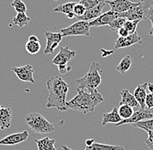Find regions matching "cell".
I'll list each match as a JSON object with an SVG mask.
<instances>
[{"instance_id":"30bf717a","label":"cell","mask_w":153,"mask_h":150,"mask_svg":"<svg viewBox=\"0 0 153 150\" xmlns=\"http://www.w3.org/2000/svg\"><path fill=\"white\" fill-rule=\"evenodd\" d=\"M45 35L46 38V46H45L44 53L45 55L51 54L54 52L55 49L59 45L60 42L63 39V36L60 32L54 33V32H50V31H45Z\"/></svg>"},{"instance_id":"8fae6325","label":"cell","mask_w":153,"mask_h":150,"mask_svg":"<svg viewBox=\"0 0 153 150\" xmlns=\"http://www.w3.org/2000/svg\"><path fill=\"white\" fill-rule=\"evenodd\" d=\"M76 56V52L74 50H70L69 47H61L59 52L52 60L51 63L55 65H61V64H67L72 58Z\"/></svg>"},{"instance_id":"d6986e66","label":"cell","mask_w":153,"mask_h":150,"mask_svg":"<svg viewBox=\"0 0 153 150\" xmlns=\"http://www.w3.org/2000/svg\"><path fill=\"white\" fill-rule=\"evenodd\" d=\"M122 118L118 115L117 108H113V109L109 113L103 114V119H102V125L105 126L108 123H117L121 122Z\"/></svg>"},{"instance_id":"c3c4849f","label":"cell","mask_w":153,"mask_h":150,"mask_svg":"<svg viewBox=\"0 0 153 150\" xmlns=\"http://www.w3.org/2000/svg\"><path fill=\"white\" fill-rule=\"evenodd\" d=\"M152 110H153V109H152Z\"/></svg>"},{"instance_id":"ac0fdd59","label":"cell","mask_w":153,"mask_h":150,"mask_svg":"<svg viewBox=\"0 0 153 150\" xmlns=\"http://www.w3.org/2000/svg\"><path fill=\"white\" fill-rule=\"evenodd\" d=\"M121 95V102L120 104H126L131 106V108H139V104L137 102L133 94H131L128 89H123L120 92Z\"/></svg>"},{"instance_id":"ab89813d","label":"cell","mask_w":153,"mask_h":150,"mask_svg":"<svg viewBox=\"0 0 153 150\" xmlns=\"http://www.w3.org/2000/svg\"><path fill=\"white\" fill-rule=\"evenodd\" d=\"M95 142V140L94 139H88V140H86L85 141V144L86 146H91L92 143H94Z\"/></svg>"},{"instance_id":"8d00e7d4","label":"cell","mask_w":153,"mask_h":150,"mask_svg":"<svg viewBox=\"0 0 153 150\" xmlns=\"http://www.w3.org/2000/svg\"><path fill=\"white\" fill-rule=\"evenodd\" d=\"M146 132L148 133V138L145 140V142L153 145V130H147Z\"/></svg>"},{"instance_id":"3957f363","label":"cell","mask_w":153,"mask_h":150,"mask_svg":"<svg viewBox=\"0 0 153 150\" xmlns=\"http://www.w3.org/2000/svg\"><path fill=\"white\" fill-rule=\"evenodd\" d=\"M101 73H102V69L100 64L97 62H93L90 67L89 71L85 75L76 80V85H77L76 89H85L88 92L95 91L102 81Z\"/></svg>"},{"instance_id":"1f68e13d","label":"cell","mask_w":153,"mask_h":150,"mask_svg":"<svg viewBox=\"0 0 153 150\" xmlns=\"http://www.w3.org/2000/svg\"><path fill=\"white\" fill-rule=\"evenodd\" d=\"M105 0H80V4H82L86 10L91 9L93 7L97 6V4H99L102 2H105Z\"/></svg>"},{"instance_id":"74e56055","label":"cell","mask_w":153,"mask_h":150,"mask_svg":"<svg viewBox=\"0 0 153 150\" xmlns=\"http://www.w3.org/2000/svg\"><path fill=\"white\" fill-rule=\"evenodd\" d=\"M149 19H150V21L152 22V29L150 30V35H152V36H153V16H151L150 18H149Z\"/></svg>"},{"instance_id":"7c38bea8","label":"cell","mask_w":153,"mask_h":150,"mask_svg":"<svg viewBox=\"0 0 153 150\" xmlns=\"http://www.w3.org/2000/svg\"><path fill=\"white\" fill-rule=\"evenodd\" d=\"M119 18V13L115 12L113 10H109L105 13H102L101 16H99L97 18L94 19L91 22H89L91 27H100L109 25L114 19Z\"/></svg>"},{"instance_id":"2e32d148","label":"cell","mask_w":153,"mask_h":150,"mask_svg":"<svg viewBox=\"0 0 153 150\" xmlns=\"http://www.w3.org/2000/svg\"><path fill=\"white\" fill-rule=\"evenodd\" d=\"M147 85L148 83H144L143 84H138L134 91V97L139 104L140 109H145V98L147 95Z\"/></svg>"},{"instance_id":"4316f807","label":"cell","mask_w":153,"mask_h":150,"mask_svg":"<svg viewBox=\"0 0 153 150\" xmlns=\"http://www.w3.org/2000/svg\"><path fill=\"white\" fill-rule=\"evenodd\" d=\"M131 126L134 127V128L141 129L144 131L153 130V118L148 119V120H144V121H141V122H138L137 123H133V124H131Z\"/></svg>"},{"instance_id":"e0dca14e","label":"cell","mask_w":153,"mask_h":150,"mask_svg":"<svg viewBox=\"0 0 153 150\" xmlns=\"http://www.w3.org/2000/svg\"><path fill=\"white\" fill-rule=\"evenodd\" d=\"M12 111L9 108L0 109V130L9 129L11 124Z\"/></svg>"},{"instance_id":"277c9868","label":"cell","mask_w":153,"mask_h":150,"mask_svg":"<svg viewBox=\"0 0 153 150\" xmlns=\"http://www.w3.org/2000/svg\"><path fill=\"white\" fill-rule=\"evenodd\" d=\"M25 121L29 128L35 133L50 134L55 130L54 126L39 113L33 112L29 114L25 118Z\"/></svg>"},{"instance_id":"8992f818","label":"cell","mask_w":153,"mask_h":150,"mask_svg":"<svg viewBox=\"0 0 153 150\" xmlns=\"http://www.w3.org/2000/svg\"><path fill=\"white\" fill-rule=\"evenodd\" d=\"M153 118V110L152 109H139L137 111L133 113V115L128 118V119H124L122 120L121 122L116 123V127H119L121 125L124 124H133V123H137L141 121H144V120H148V119H152Z\"/></svg>"},{"instance_id":"f907efd6","label":"cell","mask_w":153,"mask_h":150,"mask_svg":"<svg viewBox=\"0 0 153 150\" xmlns=\"http://www.w3.org/2000/svg\"><path fill=\"white\" fill-rule=\"evenodd\" d=\"M16 150H17V149H16Z\"/></svg>"},{"instance_id":"9a60e30c","label":"cell","mask_w":153,"mask_h":150,"mask_svg":"<svg viewBox=\"0 0 153 150\" xmlns=\"http://www.w3.org/2000/svg\"><path fill=\"white\" fill-rule=\"evenodd\" d=\"M105 6V2H102L97 6L91 8V9L86 10L85 13L81 16V17H76L78 21H86V22H91L94 19L97 18L99 16L102 15V10Z\"/></svg>"},{"instance_id":"ffe728a7","label":"cell","mask_w":153,"mask_h":150,"mask_svg":"<svg viewBox=\"0 0 153 150\" xmlns=\"http://www.w3.org/2000/svg\"><path fill=\"white\" fill-rule=\"evenodd\" d=\"M35 143L37 144L38 150H57L55 148V139H51L49 137H45L43 139H35Z\"/></svg>"},{"instance_id":"ee69618b","label":"cell","mask_w":153,"mask_h":150,"mask_svg":"<svg viewBox=\"0 0 153 150\" xmlns=\"http://www.w3.org/2000/svg\"><path fill=\"white\" fill-rule=\"evenodd\" d=\"M147 144V146L151 149V150H153V145H152V144H149V143H146Z\"/></svg>"},{"instance_id":"7dc6e473","label":"cell","mask_w":153,"mask_h":150,"mask_svg":"<svg viewBox=\"0 0 153 150\" xmlns=\"http://www.w3.org/2000/svg\"><path fill=\"white\" fill-rule=\"evenodd\" d=\"M56 1H57V0H56Z\"/></svg>"},{"instance_id":"ba28073f","label":"cell","mask_w":153,"mask_h":150,"mask_svg":"<svg viewBox=\"0 0 153 150\" xmlns=\"http://www.w3.org/2000/svg\"><path fill=\"white\" fill-rule=\"evenodd\" d=\"M105 2L111 6V10L117 13L126 12L139 4V3H133L130 0H105Z\"/></svg>"},{"instance_id":"f546056e","label":"cell","mask_w":153,"mask_h":150,"mask_svg":"<svg viewBox=\"0 0 153 150\" xmlns=\"http://www.w3.org/2000/svg\"><path fill=\"white\" fill-rule=\"evenodd\" d=\"M139 20H126L125 23H124V27L128 31L130 34H133L134 32H136V30H137V24H139Z\"/></svg>"},{"instance_id":"d6a6232c","label":"cell","mask_w":153,"mask_h":150,"mask_svg":"<svg viewBox=\"0 0 153 150\" xmlns=\"http://www.w3.org/2000/svg\"><path fill=\"white\" fill-rule=\"evenodd\" d=\"M85 11H86L85 7L82 4H80V3H76V4H75L74 9H73V13L75 14V18L83 16V15L85 13Z\"/></svg>"},{"instance_id":"d590c367","label":"cell","mask_w":153,"mask_h":150,"mask_svg":"<svg viewBox=\"0 0 153 150\" xmlns=\"http://www.w3.org/2000/svg\"><path fill=\"white\" fill-rule=\"evenodd\" d=\"M117 34H118V36L120 37V38H124V37H127V36H129L130 35V33H129V31L126 30V29L124 28V27H122V28H120L118 30H117Z\"/></svg>"},{"instance_id":"7bdbcfd3","label":"cell","mask_w":153,"mask_h":150,"mask_svg":"<svg viewBox=\"0 0 153 150\" xmlns=\"http://www.w3.org/2000/svg\"><path fill=\"white\" fill-rule=\"evenodd\" d=\"M60 147L62 148V149L63 150H72L71 149L68 148L67 146H65V145H63V144H60Z\"/></svg>"},{"instance_id":"cb8c5ba5","label":"cell","mask_w":153,"mask_h":150,"mask_svg":"<svg viewBox=\"0 0 153 150\" xmlns=\"http://www.w3.org/2000/svg\"><path fill=\"white\" fill-rule=\"evenodd\" d=\"M117 111H118V115L122 118V120L130 118L134 113L133 108L126 104H120L119 107L117 108Z\"/></svg>"},{"instance_id":"5bb4252c","label":"cell","mask_w":153,"mask_h":150,"mask_svg":"<svg viewBox=\"0 0 153 150\" xmlns=\"http://www.w3.org/2000/svg\"><path fill=\"white\" fill-rule=\"evenodd\" d=\"M29 137L28 131L25 130L19 133H14L5 136L4 138L0 140V146L5 145V146H11V145H17L21 142L25 141Z\"/></svg>"},{"instance_id":"7402d4cb","label":"cell","mask_w":153,"mask_h":150,"mask_svg":"<svg viewBox=\"0 0 153 150\" xmlns=\"http://www.w3.org/2000/svg\"><path fill=\"white\" fill-rule=\"evenodd\" d=\"M132 64V58L131 56H124V58L120 61L118 65L117 66V70L120 72L121 74L124 75L131 67Z\"/></svg>"},{"instance_id":"60d3db41","label":"cell","mask_w":153,"mask_h":150,"mask_svg":"<svg viewBox=\"0 0 153 150\" xmlns=\"http://www.w3.org/2000/svg\"><path fill=\"white\" fill-rule=\"evenodd\" d=\"M29 40H30V41H39L37 36H30V37L29 38Z\"/></svg>"},{"instance_id":"836d02e7","label":"cell","mask_w":153,"mask_h":150,"mask_svg":"<svg viewBox=\"0 0 153 150\" xmlns=\"http://www.w3.org/2000/svg\"><path fill=\"white\" fill-rule=\"evenodd\" d=\"M145 107L147 109H153V92L148 93L145 98Z\"/></svg>"},{"instance_id":"44dd1931","label":"cell","mask_w":153,"mask_h":150,"mask_svg":"<svg viewBox=\"0 0 153 150\" xmlns=\"http://www.w3.org/2000/svg\"><path fill=\"white\" fill-rule=\"evenodd\" d=\"M84 150H124V148L122 146L108 145V144L94 142L91 146H86V148Z\"/></svg>"},{"instance_id":"4fadbf2b","label":"cell","mask_w":153,"mask_h":150,"mask_svg":"<svg viewBox=\"0 0 153 150\" xmlns=\"http://www.w3.org/2000/svg\"><path fill=\"white\" fill-rule=\"evenodd\" d=\"M136 44H143V40L141 37L138 36V34L137 32H134L133 34H130L127 37L124 38H119L117 39L116 43H115V49H121V48H127Z\"/></svg>"},{"instance_id":"83f0119b","label":"cell","mask_w":153,"mask_h":150,"mask_svg":"<svg viewBox=\"0 0 153 150\" xmlns=\"http://www.w3.org/2000/svg\"><path fill=\"white\" fill-rule=\"evenodd\" d=\"M126 19L124 18H117L114 19L110 24V28L111 30H113L115 32H117V30L120 28L124 27V23H125Z\"/></svg>"},{"instance_id":"7a4b0ae2","label":"cell","mask_w":153,"mask_h":150,"mask_svg":"<svg viewBox=\"0 0 153 150\" xmlns=\"http://www.w3.org/2000/svg\"><path fill=\"white\" fill-rule=\"evenodd\" d=\"M77 94L69 102H67L68 109L78 112L87 114L93 112L95 108L104 101L103 95L97 89L93 92H88L85 89H76Z\"/></svg>"},{"instance_id":"6da1fadb","label":"cell","mask_w":153,"mask_h":150,"mask_svg":"<svg viewBox=\"0 0 153 150\" xmlns=\"http://www.w3.org/2000/svg\"><path fill=\"white\" fill-rule=\"evenodd\" d=\"M49 90L47 103L45 107L48 109L55 108L59 111H66L68 109L66 96L70 86L63 78L59 76H52L46 81Z\"/></svg>"},{"instance_id":"b9f144b4","label":"cell","mask_w":153,"mask_h":150,"mask_svg":"<svg viewBox=\"0 0 153 150\" xmlns=\"http://www.w3.org/2000/svg\"><path fill=\"white\" fill-rule=\"evenodd\" d=\"M66 17H67V18L72 19L73 18H75V14H74L73 12H71V13H69V14H67Z\"/></svg>"},{"instance_id":"52a82bcc","label":"cell","mask_w":153,"mask_h":150,"mask_svg":"<svg viewBox=\"0 0 153 150\" xmlns=\"http://www.w3.org/2000/svg\"><path fill=\"white\" fill-rule=\"evenodd\" d=\"M10 70L16 74L19 80H21L23 82L35 83V80L33 77L34 69H33V67L30 64H26V65L21 66V67H12L10 69Z\"/></svg>"},{"instance_id":"5b68a950","label":"cell","mask_w":153,"mask_h":150,"mask_svg":"<svg viewBox=\"0 0 153 150\" xmlns=\"http://www.w3.org/2000/svg\"><path fill=\"white\" fill-rule=\"evenodd\" d=\"M90 24L86 21H77L72 24L69 27L62 29L60 33L62 34L63 38L69 36H90Z\"/></svg>"},{"instance_id":"4dcf8cb0","label":"cell","mask_w":153,"mask_h":150,"mask_svg":"<svg viewBox=\"0 0 153 150\" xmlns=\"http://www.w3.org/2000/svg\"><path fill=\"white\" fill-rule=\"evenodd\" d=\"M140 3L146 11L148 18L153 16V0H141Z\"/></svg>"},{"instance_id":"f6af8a7d","label":"cell","mask_w":153,"mask_h":150,"mask_svg":"<svg viewBox=\"0 0 153 150\" xmlns=\"http://www.w3.org/2000/svg\"><path fill=\"white\" fill-rule=\"evenodd\" d=\"M0 109H1V105H0Z\"/></svg>"},{"instance_id":"bcb514c9","label":"cell","mask_w":153,"mask_h":150,"mask_svg":"<svg viewBox=\"0 0 153 150\" xmlns=\"http://www.w3.org/2000/svg\"><path fill=\"white\" fill-rule=\"evenodd\" d=\"M54 1H56V0H54Z\"/></svg>"},{"instance_id":"f1b7e54d","label":"cell","mask_w":153,"mask_h":150,"mask_svg":"<svg viewBox=\"0 0 153 150\" xmlns=\"http://www.w3.org/2000/svg\"><path fill=\"white\" fill-rule=\"evenodd\" d=\"M11 6L18 13H26L27 11L26 4L22 0H13V2L11 3Z\"/></svg>"},{"instance_id":"d4e9b609","label":"cell","mask_w":153,"mask_h":150,"mask_svg":"<svg viewBox=\"0 0 153 150\" xmlns=\"http://www.w3.org/2000/svg\"><path fill=\"white\" fill-rule=\"evenodd\" d=\"M76 4V2H69V3L64 4H59V5H57L56 8H54L53 11L54 12L64 13V14L67 15L69 13L73 12V9H74V6H75Z\"/></svg>"},{"instance_id":"e575fe53","label":"cell","mask_w":153,"mask_h":150,"mask_svg":"<svg viewBox=\"0 0 153 150\" xmlns=\"http://www.w3.org/2000/svg\"><path fill=\"white\" fill-rule=\"evenodd\" d=\"M57 67H58V71L62 75H65L67 72L71 70V66H69L68 64H61V65H58Z\"/></svg>"},{"instance_id":"484cf974","label":"cell","mask_w":153,"mask_h":150,"mask_svg":"<svg viewBox=\"0 0 153 150\" xmlns=\"http://www.w3.org/2000/svg\"><path fill=\"white\" fill-rule=\"evenodd\" d=\"M25 50L30 55H36L41 50V44L39 43V41H30L25 44Z\"/></svg>"},{"instance_id":"9c48e42d","label":"cell","mask_w":153,"mask_h":150,"mask_svg":"<svg viewBox=\"0 0 153 150\" xmlns=\"http://www.w3.org/2000/svg\"><path fill=\"white\" fill-rule=\"evenodd\" d=\"M119 18H124L126 20H146L148 19V16L146 14V11L139 2V4L136 7H134L130 10L124 12V13H119Z\"/></svg>"},{"instance_id":"603a6c76","label":"cell","mask_w":153,"mask_h":150,"mask_svg":"<svg viewBox=\"0 0 153 150\" xmlns=\"http://www.w3.org/2000/svg\"><path fill=\"white\" fill-rule=\"evenodd\" d=\"M14 24L18 25L19 27L22 28L25 27V25H27L30 21V18L26 15V13H18L13 19H12Z\"/></svg>"},{"instance_id":"681fc988","label":"cell","mask_w":153,"mask_h":150,"mask_svg":"<svg viewBox=\"0 0 153 150\" xmlns=\"http://www.w3.org/2000/svg\"><path fill=\"white\" fill-rule=\"evenodd\" d=\"M79 1H80V0H79Z\"/></svg>"},{"instance_id":"f35d334b","label":"cell","mask_w":153,"mask_h":150,"mask_svg":"<svg viewBox=\"0 0 153 150\" xmlns=\"http://www.w3.org/2000/svg\"><path fill=\"white\" fill-rule=\"evenodd\" d=\"M147 89L149 90V93H152V92H153V83H148V85H147Z\"/></svg>"}]
</instances>
